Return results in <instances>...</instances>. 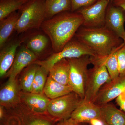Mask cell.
<instances>
[{"label": "cell", "instance_id": "obj_32", "mask_svg": "<svg viewBox=\"0 0 125 125\" xmlns=\"http://www.w3.org/2000/svg\"><path fill=\"white\" fill-rule=\"evenodd\" d=\"M4 107L0 105V119L1 120L4 118L5 116V113L4 109Z\"/></svg>", "mask_w": 125, "mask_h": 125}, {"label": "cell", "instance_id": "obj_8", "mask_svg": "<svg viewBox=\"0 0 125 125\" xmlns=\"http://www.w3.org/2000/svg\"><path fill=\"white\" fill-rule=\"evenodd\" d=\"M109 2L108 0H98L93 5L76 11L83 16L82 26L87 28L105 26L107 10Z\"/></svg>", "mask_w": 125, "mask_h": 125}, {"label": "cell", "instance_id": "obj_22", "mask_svg": "<svg viewBox=\"0 0 125 125\" xmlns=\"http://www.w3.org/2000/svg\"><path fill=\"white\" fill-rule=\"evenodd\" d=\"M122 44L114 49L111 54L107 56L102 57H94L97 60L105 65L111 80L116 79L120 76L117 62V53L118 49Z\"/></svg>", "mask_w": 125, "mask_h": 125}, {"label": "cell", "instance_id": "obj_12", "mask_svg": "<svg viewBox=\"0 0 125 125\" xmlns=\"http://www.w3.org/2000/svg\"><path fill=\"white\" fill-rule=\"evenodd\" d=\"M125 13L123 9L109 2L106 13L105 26L121 38L125 33Z\"/></svg>", "mask_w": 125, "mask_h": 125}, {"label": "cell", "instance_id": "obj_9", "mask_svg": "<svg viewBox=\"0 0 125 125\" xmlns=\"http://www.w3.org/2000/svg\"><path fill=\"white\" fill-rule=\"evenodd\" d=\"M125 91V76H119L103 85L93 102L101 106L116 98Z\"/></svg>", "mask_w": 125, "mask_h": 125}, {"label": "cell", "instance_id": "obj_7", "mask_svg": "<svg viewBox=\"0 0 125 125\" xmlns=\"http://www.w3.org/2000/svg\"><path fill=\"white\" fill-rule=\"evenodd\" d=\"M81 99L76 93L72 92L58 98L51 99L48 107V114L54 121L70 118Z\"/></svg>", "mask_w": 125, "mask_h": 125}, {"label": "cell", "instance_id": "obj_5", "mask_svg": "<svg viewBox=\"0 0 125 125\" xmlns=\"http://www.w3.org/2000/svg\"><path fill=\"white\" fill-rule=\"evenodd\" d=\"M85 55L96 56L93 52L78 39H72L61 51L54 53L44 60L36 61L33 64L43 67L49 72L55 64L62 59L79 58Z\"/></svg>", "mask_w": 125, "mask_h": 125}, {"label": "cell", "instance_id": "obj_24", "mask_svg": "<svg viewBox=\"0 0 125 125\" xmlns=\"http://www.w3.org/2000/svg\"><path fill=\"white\" fill-rule=\"evenodd\" d=\"M38 65L33 64L25 70L20 81L19 87L23 92L30 93L32 91L35 74Z\"/></svg>", "mask_w": 125, "mask_h": 125}, {"label": "cell", "instance_id": "obj_26", "mask_svg": "<svg viewBox=\"0 0 125 125\" xmlns=\"http://www.w3.org/2000/svg\"><path fill=\"white\" fill-rule=\"evenodd\" d=\"M48 73L45 68L38 65L32 86V93H43Z\"/></svg>", "mask_w": 125, "mask_h": 125}, {"label": "cell", "instance_id": "obj_6", "mask_svg": "<svg viewBox=\"0 0 125 125\" xmlns=\"http://www.w3.org/2000/svg\"><path fill=\"white\" fill-rule=\"evenodd\" d=\"M91 59L94 67L89 70L83 99L93 102L99 90L111 79L104 64L94 57L91 56Z\"/></svg>", "mask_w": 125, "mask_h": 125}, {"label": "cell", "instance_id": "obj_30", "mask_svg": "<svg viewBox=\"0 0 125 125\" xmlns=\"http://www.w3.org/2000/svg\"><path fill=\"white\" fill-rule=\"evenodd\" d=\"M116 102L121 110L125 112V96L123 93L117 98Z\"/></svg>", "mask_w": 125, "mask_h": 125}, {"label": "cell", "instance_id": "obj_17", "mask_svg": "<svg viewBox=\"0 0 125 125\" xmlns=\"http://www.w3.org/2000/svg\"><path fill=\"white\" fill-rule=\"evenodd\" d=\"M103 120L108 125H125V113L112 103L101 106Z\"/></svg>", "mask_w": 125, "mask_h": 125}, {"label": "cell", "instance_id": "obj_14", "mask_svg": "<svg viewBox=\"0 0 125 125\" xmlns=\"http://www.w3.org/2000/svg\"><path fill=\"white\" fill-rule=\"evenodd\" d=\"M20 87L16 78H9L0 91V105L10 107L20 101Z\"/></svg>", "mask_w": 125, "mask_h": 125}, {"label": "cell", "instance_id": "obj_36", "mask_svg": "<svg viewBox=\"0 0 125 125\" xmlns=\"http://www.w3.org/2000/svg\"></svg>", "mask_w": 125, "mask_h": 125}, {"label": "cell", "instance_id": "obj_3", "mask_svg": "<svg viewBox=\"0 0 125 125\" xmlns=\"http://www.w3.org/2000/svg\"><path fill=\"white\" fill-rule=\"evenodd\" d=\"M21 14L17 22L16 31L22 33L41 27L46 19L44 0H30L21 9Z\"/></svg>", "mask_w": 125, "mask_h": 125}, {"label": "cell", "instance_id": "obj_16", "mask_svg": "<svg viewBox=\"0 0 125 125\" xmlns=\"http://www.w3.org/2000/svg\"><path fill=\"white\" fill-rule=\"evenodd\" d=\"M21 42L16 41L9 43L1 48L0 53V76L6 75L13 63L17 48Z\"/></svg>", "mask_w": 125, "mask_h": 125}, {"label": "cell", "instance_id": "obj_21", "mask_svg": "<svg viewBox=\"0 0 125 125\" xmlns=\"http://www.w3.org/2000/svg\"><path fill=\"white\" fill-rule=\"evenodd\" d=\"M46 19H51L57 15L71 11V0H44Z\"/></svg>", "mask_w": 125, "mask_h": 125}, {"label": "cell", "instance_id": "obj_19", "mask_svg": "<svg viewBox=\"0 0 125 125\" xmlns=\"http://www.w3.org/2000/svg\"><path fill=\"white\" fill-rule=\"evenodd\" d=\"M73 92L68 85L62 84L49 76L43 93L50 99H55Z\"/></svg>", "mask_w": 125, "mask_h": 125}, {"label": "cell", "instance_id": "obj_13", "mask_svg": "<svg viewBox=\"0 0 125 125\" xmlns=\"http://www.w3.org/2000/svg\"><path fill=\"white\" fill-rule=\"evenodd\" d=\"M37 58L26 46H22L16 53L13 63L6 75L9 78H16L23 70L37 61Z\"/></svg>", "mask_w": 125, "mask_h": 125}, {"label": "cell", "instance_id": "obj_23", "mask_svg": "<svg viewBox=\"0 0 125 125\" xmlns=\"http://www.w3.org/2000/svg\"><path fill=\"white\" fill-rule=\"evenodd\" d=\"M29 0H0V21L8 17L17 10H20Z\"/></svg>", "mask_w": 125, "mask_h": 125}, {"label": "cell", "instance_id": "obj_27", "mask_svg": "<svg viewBox=\"0 0 125 125\" xmlns=\"http://www.w3.org/2000/svg\"><path fill=\"white\" fill-rule=\"evenodd\" d=\"M117 59L120 76H125V45L124 43L118 49Z\"/></svg>", "mask_w": 125, "mask_h": 125}, {"label": "cell", "instance_id": "obj_20", "mask_svg": "<svg viewBox=\"0 0 125 125\" xmlns=\"http://www.w3.org/2000/svg\"><path fill=\"white\" fill-rule=\"evenodd\" d=\"M49 76L62 84L68 85L70 65L67 59H64L55 64L49 70Z\"/></svg>", "mask_w": 125, "mask_h": 125}, {"label": "cell", "instance_id": "obj_4", "mask_svg": "<svg viewBox=\"0 0 125 125\" xmlns=\"http://www.w3.org/2000/svg\"><path fill=\"white\" fill-rule=\"evenodd\" d=\"M91 57L85 55L79 58L67 59L70 65L68 85L81 99L84 98L89 72L88 67L91 64Z\"/></svg>", "mask_w": 125, "mask_h": 125}, {"label": "cell", "instance_id": "obj_2", "mask_svg": "<svg viewBox=\"0 0 125 125\" xmlns=\"http://www.w3.org/2000/svg\"><path fill=\"white\" fill-rule=\"evenodd\" d=\"M75 36L99 57L108 56L123 43L120 37L105 26L97 28L80 27Z\"/></svg>", "mask_w": 125, "mask_h": 125}, {"label": "cell", "instance_id": "obj_28", "mask_svg": "<svg viewBox=\"0 0 125 125\" xmlns=\"http://www.w3.org/2000/svg\"><path fill=\"white\" fill-rule=\"evenodd\" d=\"M98 0H71V10L72 12L77 11L83 7L93 5Z\"/></svg>", "mask_w": 125, "mask_h": 125}, {"label": "cell", "instance_id": "obj_1", "mask_svg": "<svg viewBox=\"0 0 125 125\" xmlns=\"http://www.w3.org/2000/svg\"><path fill=\"white\" fill-rule=\"evenodd\" d=\"M83 22L77 11H66L44 21L41 27L49 37L53 50L58 52L73 39Z\"/></svg>", "mask_w": 125, "mask_h": 125}, {"label": "cell", "instance_id": "obj_15", "mask_svg": "<svg viewBox=\"0 0 125 125\" xmlns=\"http://www.w3.org/2000/svg\"><path fill=\"white\" fill-rule=\"evenodd\" d=\"M11 118L18 122V125H53L54 121L49 116L36 114L28 109L17 111Z\"/></svg>", "mask_w": 125, "mask_h": 125}, {"label": "cell", "instance_id": "obj_10", "mask_svg": "<svg viewBox=\"0 0 125 125\" xmlns=\"http://www.w3.org/2000/svg\"><path fill=\"white\" fill-rule=\"evenodd\" d=\"M71 117L80 123H89L95 119L103 121L101 107L83 99H81Z\"/></svg>", "mask_w": 125, "mask_h": 125}, {"label": "cell", "instance_id": "obj_18", "mask_svg": "<svg viewBox=\"0 0 125 125\" xmlns=\"http://www.w3.org/2000/svg\"><path fill=\"white\" fill-rule=\"evenodd\" d=\"M20 14L14 12L0 22V47L2 48L8 39L15 30Z\"/></svg>", "mask_w": 125, "mask_h": 125}, {"label": "cell", "instance_id": "obj_35", "mask_svg": "<svg viewBox=\"0 0 125 125\" xmlns=\"http://www.w3.org/2000/svg\"><path fill=\"white\" fill-rule=\"evenodd\" d=\"M104 125H108L107 124V123H106V122H104Z\"/></svg>", "mask_w": 125, "mask_h": 125}, {"label": "cell", "instance_id": "obj_25", "mask_svg": "<svg viewBox=\"0 0 125 125\" xmlns=\"http://www.w3.org/2000/svg\"><path fill=\"white\" fill-rule=\"evenodd\" d=\"M48 43L45 35L38 34L31 37L27 42L26 46L36 55L42 53L46 48Z\"/></svg>", "mask_w": 125, "mask_h": 125}, {"label": "cell", "instance_id": "obj_31", "mask_svg": "<svg viewBox=\"0 0 125 125\" xmlns=\"http://www.w3.org/2000/svg\"><path fill=\"white\" fill-rule=\"evenodd\" d=\"M112 2L115 6L123 9L125 13V0H114Z\"/></svg>", "mask_w": 125, "mask_h": 125}, {"label": "cell", "instance_id": "obj_29", "mask_svg": "<svg viewBox=\"0 0 125 125\" xmlns=\"http://www.w3.org/2000/svg\"><path fill=\"white\" fill-rule=\"evenodd\" d=\"M58 122L57 125H86V123L78 122L71 117Z\"/></svg>", "mask_w": 125, "mask_h": 125}, {"label": "cell", "instance_id": "obj_34", "mask_svg": "<svg viewBox=\"0 0 125 125\" xmlns=\"http://www.w3.org/2000/svg\"><path fill=\"white\" fill-rule=\"evenodd\" d=\"M108 0L109 2H113V1L114 0Z\"/></svg>", "mask_w": 125, "mask_h": 125}, {"label": "cell", "instance_id": "obj_11", "mask_svg": "<svg viewBox=\"0 0 125 125\" xmlns=\"http://www.w3.org/2000/svg\"><path fill=\"white\" fill-rule=\"evenodd\" d=\"M50 100L43 93H20V101L28 109L36 114L49 116L47 111Z\"/></svg>", "mask_w": 125, "mask_h": 125}, {"label": "cell", "instance_id": "obj_33", "mask_svg": "<svg viewBox=\"0 0 125 125\" xmlns=\"http://www.w3.org/2000/svg\"><path fill=\"white\" fill-rule=\"evenodd\" d=\"M121 38L123 40V42L124 43L125 45V33L123 34V36Z\"/></svg>", "mask_w": 125, "mask_h": 125}]
</instances>
